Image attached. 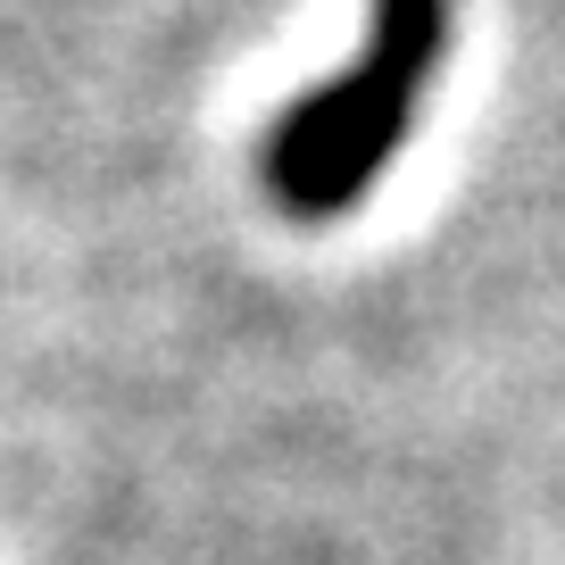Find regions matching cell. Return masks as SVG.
Listing matches in <instances>:
<instances>
[{
  "label": "cell",
  "instance_id": "cell-1",
  "mask_svg": "<svg viewBox=\"0 0 565 565\" xmlns=\"http://www.w3.org/2000/svg\"><path fill=\"white\" fill-rule=\"evenodd\" d=\"M449 25H458V0H374L358 58L275 117V134H266V192L291 216L324 225V216L366 200V183L399 159L407 125H416L433 75H441Z\"/></svg>",
  "mask_w": 565,
  "mask_h": 565
}]
</instances>
